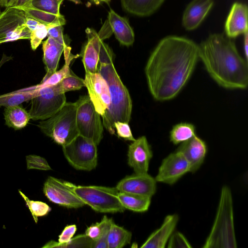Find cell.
<instances>
[{"label":"cell","mask_w":248,"mask_h":248,"mask_svg":"<svg viewBox=\"0 0 248 248\" xmlns=\"http://www.w3.org/2000/svg\"><path fill=\"white\" fill-rule=\"evenodd\" d=\"M77 230L75 224L67 225L59 236L58 242L50 241L45 244L42 248H57L60 245L68 243L73 238Z\"/></svg>","instance_id":"cell-34"},{"label":"cell","mask_w":248,"mask_h":248,"mask_svg":"<svg viewBox=\"0 0 248 248\" xmlns=\"http://www.w3.org/2000/svg\"><path fill=\"white\" fill-rule=\"evenodd\" d=\"M165 0H121L123 8L131 14L149 16L155 13Z\"/></svg>","instance_id":"cell-23"},{"label":"cell","mask_w":248,"mask_h":248,"mask_svg":"<svg viewBox=\"0 0 248 248\" xmlns=\"http://www.w3.org/2000/svg\"><path fill=\"white\" fill-rule=\"evenodd\" d=\"M3 114L5 124L16 130L25 127L31 119L29 112L19 105L5 107Z\"/></svg>","instance_id":"cell-26"},{"label":"cell","mask_w":248,"mask_h":248,"mask_svg":"<svg viewBox=\"0 0 248 248\" xmlns=\"http://www.w3.org/2000/svg\"><path fill=\"white\" fill-rule=\"evenodd\" d=\"M28 16L15 7L6 8L0 13V44L21 39L30 40L31 31L26 21Z\"/></svg>","instance_id":"cell-10"},{"label":"cell","mask_w":248,"mask_h":248,"mask_svg":"<svg viewBox=\"0 0 248 248\" xmlns=\"http://www.w3.org/2000/svg\"><path fill=\"white\" fill-rule=\"evenodd\" d=\"M248 13L246 4L238 2L232 4L224 26L225 33L227 37L234 38L248 32Z\"/></svg>","instance_id":"cell-16"},{"label":"cell","mask_w":248,"mask_h":248,"mask_svg":"<svg viewBox=\"0 0 248 248\" xmlns=\"http://www.w3.org/2000/svg\"><path fill=\"white\" fill-rule=\"evenodd\" d=\"M69 46L60 43L49 36L43 42V62L46 74L41 82L46 81L57 71L61 55L64 49Z\"/></svg>","instance_id":"cell-20"},{"label":"cell","mask_w":248,"mask_h":248,"mask_svg":"<svg viewBox=\"0 0 248 248\" xmlns=\"http://www.w3.org/2000/svg\"><path fill=\"white\" fill-rule=\"evenodd\" d=\"M37 126L58 144L63 146L69 143L79 135L75 102H66L54 115L39 122Z\"/></svg>","instance_id":"cell-5"},{"label":"cell","mask_w":248,"mask_h":248,"mask_svg":"<svg viewBox=\"0 0 248 248\" xmlns=\"http://www.w3.org/2000/svg\"><path fill=\"white\" fill-rule=\"evenodd\" d=\"M62 151L68 163L76 170L91 171L97 166V145L80 135L63 146Z\"/></svg>","instance_id":"cell-9"},{"label":"cell","mask_w":248,"mask_h":248,"mask_svg":"<svg viewBox=\"0 0 248 248\" xmlns=\"http://www.w3.org/2000/svg\"><path fill=\"white\" fill-rule=\"evenodd\" d=\"M190 164L185 156L175 151L162 161L155 181L169 185L175 183L181 177L190 172Z\"/></svg>","instance_id":"cell-13"},{"label":"cell","mask_w":248,"mask_h":248,"mask_svg":"<svg viewBox=\"0 0 248 248\" xmlns=\"http://www.w3.org/2000/svg\"><path fill=\"white\" fill-rule=\"evenodd\" d=\"M63 0H32L35 8L54 15H60V8Z\"/></svg>","instance_id":"cell-33"},{"label":"cell","mask_w":248,"mask_h":248,"mask_svg":"<svg viewBox=\"0 0 248 248\" xmlns=\"http://www.w3.org/2000/svg\"><path fill=\"white\" fill-rule=\"evenodd\" d=\"M16 8L23 11L29 17L46 26H63L66 23L65 18L62 14L56 15L49 13L38 9L31 5Z\"/></svg>","instance_id":"cell-24"},{"label":"cell","mask_w":248,"mask_h":248,"mask_svg":"<svg viewBox=\"0 0 248 248\" xmlns=\"http://www.w3.org/2000/svg\"><path fill=\"white\" fill-rule=\"evenodd\" d=\"M32 0H16L11 7H22L31 5Z\"/></svg>","instance_id":"cell-41"},{"label":"cell","mask_w":248,"mask_h":248,"mask_svg":"<svg viewBox=\"0 0 248 248\" xmlns=\"http://www.w3.org/2000/svg\"><path fill=\"white\" fill-rule=\"evenodd\" d=\"M28 111L33 121L45 120L58 112L66 102L65 93L59 91L56 85L41 86L37 85L34 94L31 99Z\"/></svg>","instance_id":"cell-7"},{"label":"cell","mask_w":248,"mask_h":248,"mask_svg":"<svg viewBox=\"0 0 248 248\" xmlns=\"http://www.w3.org/2000/svg\"><path fill=\"white\" fill-rule=\"evenodd\" d=\"M114 54L103 41L100 44L98 71L108 84L110 104L101 116L104 127L111 135L115 134L114 124L117 121L128 123L132 108L131 98L113 64Z\"/></svg>","instance_id":"cell-3"},{"label":"cell","mask_w":248,"mask_h":248,"mask_svg":"<svg viewBox=\"0 0 248 248\" xmlns=\"http://www.w3.org/2000/svg\"><path fill=\"white\" fill-rule=\"evenodd\" d=\"M116 188L119 192L152 197L156 190V181L146 173H134L120 180Z\"/></svg>","instance_id":"cell-14"},{"label":"cell","mask_w":248,"mask_h":248,"mask_svg":"<svg viewBox=\"0 0 248 248\" xmlns=\"http://www.w3.org/2000/svg\"><path fill=\"white\" fill-rule=\"evenodd\" d=\"M86 32L88 41L81 53L82 61L85 71L96 73L98 71L100 44L103 40L92 29L87 28Z\"/></svg>","instance_id":"cell-18"},{"label":"cell","mask_w":248,"mask_h":248,"mask_svg":"<svg viewBox=\"0 0 248 248\" xmlns=\"http://www.w3.org/2000/svg\"><path fill=\"white\" fill-rule=\"evenodd\" d=\"M99 2H103L107 4H109L111 0H98Z\"/></svg>","instance_id":"cell-46"},{"label":"cell","mask_w":248,"mask_h":248,"mask_svg":"<svg viewBox=\"0 0 248 248\" xmlns=\"http://www.w3.org/2000/svg\"><path fill=\"white\" fill-rule=\"evenodd\" d=\"M177 214L165 217L160 227L154 231L141 246L142 248H164L178 223Z\"/></svg>","instance_id":"cell-21"},{"label":"cell","mask_w":248,"mask_h":248,"mask_svg":"<svg viewBox=\"0 0 248 248\" xmlns=\"http://www.w3.org/2000/svg\"><path fill=\"white\" fill-rule=\"evenodd\" d=\"M56 85L62 93L78 90L85 87L84 79L75 74L71 69L70 73Z\"/></svg>","instance_id":"cell-31"},{"label":"cell","mask_w":248,"mask_h":248,"mask_svg":"<svg viewBox=\"0 0 248 248\" xmlns=\"http://www.w3.org/2000/svg\"><path fill=\"white\" fill-rule=\"evenodd\" d=\"M47 36L52 37L61 44L68 45L63 34V27L62 25L48 26Z\"/></svg>","instance_id":"cell-40"},{"label":"cell","mask_w":248,"mask_h":248,"mask_svg":"<svg viewBox=\"0 0 248 248\" xmlns=\"http://www.w3.org/2000/svg\"><path fill=\"white\" fill-rule=\"evenodd\" d=\"M89 98L95 110L103 115L110 104V95L106 80L99 72L90 73L85 71L84 79Z\"/></svg>","instance_id":"cell-12"},{"label":"cell","mask_w":248,"mask_h":248,"mask_svg":"<svg viewBox=\"0 0 248 248\" xmlns=\"http://www.w3.org/2000/svg\"><path fill=\"white\" fill-rule=\"evenodd\" d=\"M63 182L86 205L96 212L114 213H122L125 210L118 198L119 191L116 187L82 186Z\"/></svg>","instance_id":"cell-6"},{"label":"cell","mask_w":248,"mask_h":248,"mask_svg":"<svg viewBox=\"0 0 248 248\" xmlns=\"http://www.w3.org/2000/svg\"><path fill=\"white\" fill-rule=\"evenodd\" d=\"M114 126L119 137L132 141L136 140L128 123L117 121L114 123Z\"/></svg>","instance_id":"cell-38"},{"label":"cell","mask_w":248,"mask_h":248,"mask_svg":"<svg viewBox=\"0 0 248 248\" xmlns=\"http://www.w3.org/2000/svg\"><path fill=\"white\" fill-rule=\"evenodd\" d=\"M28 170L37 169L43 170H51L45 158L37 155H29L26 156Z\"/></svg>","instance_id":"cell-36"},{"label":"cell","mask_w":248,"mask_h":248,"mask_svg":"<svg viewBox=\"0 0 248 248\" xmlns=\"http://www.w3.org/2000/svg\"><path fill=\"white\" fill-rule=\"evenodd\" d=\"M196 135L195 126L181 123L174 125L170 132V140L174 144L182 143Z\"/></svg>","instance_id":"cell-29"},{"label":"cell","mask_w":248,"mask_h":248,"mask_svg":"<svg viewBox=\"0 0 248 248\" xmlns=\"http://www.w3.org/2000/svg\"><path fill=\"white\" fill-rule=\"evenodd\" d=\"M168 248H191L185 236L180 232L172 233L169 239Z\"/></svg>","instance_id":"cell-39"},{"label":"cell","mask_w":248,"mask_h":248,"mask_svg":"<svg viewBox=\"0 0 248 248\" xmlns=\"http://www.w3.org/2000/svg\"><path fill=\"white\" fill-rule=\"evenodd\" d=\"M199 58L220 86L228 89L247 88L248 61L240 55L234 42L224 34H211L199 45Z\"/></svg>","instance_id":"cell-2"},{"label":"cell","mask_w":248,"mask_h":248,"mask_svg":"<svg viewBox=\"0 0 248 248\" xmlns=\"http://www.w3.org/2000/svg\"><path fill=\"white\" fill-rule=\"evenodd\" d=\"M1 7L7 8L11 7L16 0H0Z\"/></svg>","instance_id":"cell-44"},{"label":"cell","mask_w":248,"mask_h":248,"mask_svg":"<svg viewBox=\"0 0 248 248\" xmlns=\"http://www.w3.org/2000/svg\"><path fill=\"white\" fill-rule=\"evenodd\" d=\"M107 20L112 33L121 45L129 46L133 44L134 32L126 18L110 9Z\"/></svg>","instance_id":"cell-22"},{"label":"cell","mask_w":248,"mask_h":248,"mask_svg":"<svg viewBox=\"0 0 248 248\" xmlns=\"http://www.w3.org/2000/svg\"><path fill=\"white\" fill-rule=\"evenodd\" d=\"M36 88L37 85L0 95V106L7 107L19 105L31 100Z\"/></svg>","instance_id":"cell-28"},{"label":"cell","mask_w":248,"mask_h":248,"mask_svg":"<svg viewBox=\"0 0 248 248\" xmlns=\"http://www.w3.org/2000/svg\"><path fill=\"white\" fill-rule=\"evenodd\" d=\"M176 151L181 152L188 161L190 172H194L201 167L207 152L205 142L196 135L182 142Z\"/></svg>","instance_id":"cell-17"},{"label":"cell","mask_w":248,"mask_h":248,"mask_svg":"<svg viewBox=\"0 0 248 248\" xmlns=\"http://www.w3.org/2000/svg\"><path fill=\"white\" fill-rule=\"evenodd\" d=\"M236 247L232 192L228 186H224L213 227L202 248Z\"/></svg>","instance_id":"cell-4"},{"label":"cell","mask_w":248,"mask_h":248,"mask_svg":"<svg viewBox=\"0 0 248 248\" xmlns=\"http://www.w3.org/2000/svg\"><path fill=\"white\" fill-rule=\"evenodd\" d=\"M39 23L38 22L28 16L26 24L31 32L36 28Z\"/></svg>","instance_id":"cell-42"},{"label":"cell","mask_w":248,"mask_h":248,"mask_svg":"<svg viewBox=\"0 0 248 248\" xmlns=\"http://www.w3.org/2000/svg\"><path fill=\"white\" fill-rule=\"evenodd\" d=\"M127 156L128 164L135 173H148L153 153L145 136L139 137L129 145Z\"/></svg>","instance_id":"cell-15"},{"label":"cell","mask_w":248,"mask_h":248,"mask_svg":"<svg viewBox=\"0 0 248 248\" xmlns=\"http://www.w3.org/2000/svg\"><path fill=\"white\" fill-rule=\"evenodd\" d=\"M71 0L73 2H74L75 3H76L77 4L81 3L80 1L79 0ZM91 0L93 1L95 4H97V5L99 4L100 3L98 0Z\"/></svg>","instance_id":"cell-45"},{"label":"cell","mask_w":248,"mask_h":248,"mask_svg":"<svg viewBox=\"0 0 248 248\" xmlns=\"http://www.w3.org/2000/svg\"><path fill=\"white\" fill-rule=\"evenodd\" d=\"M244 49L246 60L248 58V32L244 34Z\"/></svg>","instance_id":"cell-43"},{"label":"cell","mask_w":248,"mask_h":248,"mask_svg":"<svg viewBox=\"0 0 248 248\" xmlns=\"http://www.w3.org/2000/svg\"><path fill=\"white\" fill-rule=\"evenodd\" d=\"M214 5V0H192L186 7L183 16L182 25L186 30L197 28Z\"/></svg>","instance_id":"cell-19"},{"label":"cell","mask_w":248,"mask_h":248,"mask_svg":"<svg viewBox=\"0 0 248 248\" xmlns=\"http://www.w3.org/2000/svg\"><path fill=\"white\" fill-rule=\"evenodd\" d=\"M48 26L39 23L36 28L31 31L30 35V43L31 49L35 50L47 35Z\"/></svg>","instance_id":"cell-35"},{"label":"cell","mask_w":248,"mask_h":248,"mask_svg":"<svg viewBox=\"0 0 248 248\" xmlns=\"http://www.w3.org/2000/svg\"><path fill=\"white\" fill-rule=\"evenodd\" d=\"M92 240L85 234L72 238L67 243L60 245L57 248H90Z\"/></svg>","instance_id":"cell-37"},{"label":"cell","mask_w":248,"mask_h":248,"mask_svg":"<svg viewBox=\"0 0 248 248\" xmlns=\"http://www.w3.org/2000/svg\"><path fill=\"white\" fill-rule=\"evenodd\" d=\"M199 60V45L192 40L173 35L161 40L145 67L148 88L154 98L164 101L177 96Z\"/></svg>","instance_id":"cell-1"},{"label":"cell","mask_w":248,"mask_h":248,"mask_svg":"<svg viewBox=\"0 0 248 248\" xmlns=\"http://www.w3.org/2000/svg\"><path fill=\"white\" fill-rule=\"evenodd\" d=\"M18 192L24 200L35 223L37 222L38 217L45 216L51 211V208L46 203L41 201L30 200L20 190H19Z\"/></svg>","instance_id":"cell-32"},{"label":"cell","mask_w":248,"mask_h":248,"mask_svg":"<svg viewBox=\"0 0 248 248\" xmlns=\"http://www.w3.org/2000/svg\"><path fill=\"white\" fill-rule=\"evenodd\" d=\"M0 7H1V5H0V13H1V11H0Z\"/></svg>","instance_id":"cell-47"},{"label":"cell","mask_w":248,"mask_h":248,"mask_svg":"<svg viewBox=\"0 0 248 248\" xmlns=\"http://www.w3.org/2000/svg\"><path fill=\"white\" fill-rule=\"evenodd\" d=\"M75 104L79 135L98 145L103 137L104 126L101 115L95 110L88 95L80 96Z\"/></svg>","instance_id":"cell-8"},{"label":"cell","mask_w":248,"mask_h":248,"mask_svg":"<svg viewBox=\"0 0 248 248\" xmlns=\"http://www.w3.org/2000/svg\"><path fill=\"white\" fill-rule=\"evenodd\" d=\"M132 233L112 222L107 237L108 248H122L130 243Z\"/></svg>","instance_id":"cell-27"},{"label":"cell","mask_w":248,"mask_h":248,"mask_svg":"<svg viewBox=\"0 0 248 248\" xmlns=\"http://www.w3.org/2000/svg\"><path fill=\"white\" fill-rule=\"evenodd\" d=\"M113 221L111 218L104 216L100 222L88 227L85 230L84 234L92 240H97L108 234Z\"/></svg>","instance_id":"cell-30"},{"label":"cell","mask_w":248,"mask_h":248,"mask_svg":"<svg viewBox=\"0 0 248 248\" xmlns=\"http://www.w3.org/2000/svg\"><path fill=\"white\" fill-rule=\"evenodd\" d=\"M118 198L125 209L137 212L147 211L151 200L150 197L123 192H119Z\"/></svg>","instance_id":"cell-25"},{"label":"cell","mask_w":248,"mask_h":248,"mask_svg":"<svg viewBox=\"0 0 248 248\" xmlns=\"http://www.w3.org/2000/svg\"><path fill=\"white\" fill-rule=\"evenodd\" d=\"M43 192L51 202L69 208H77L86 204L63 181L49 176L44 184Z\"/></svg>","instance_id":"cell-11"}]
</instances>
